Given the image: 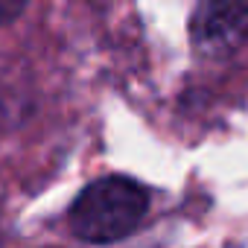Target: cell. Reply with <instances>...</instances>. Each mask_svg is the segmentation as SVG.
<instances>
[{
  "label": "cell",
  "instance_id": "6da1fadb",
  "mask_svg": "<svg viewBox=\"0 0 248 248\" xmlns=\"http://www.w3.org/2000/svg\"><path fill=\"white\" fill-rule=\"evenodd\" d=\"M149 210V193L129 175L91 181L70 207V228L85 242H114L132 233Z\"/></svg>",
  "mask_w": 248,
  "mask_h": 248
},
{
  "label": "cell",
  "instance_id": "7a4b0ae2",
  "mask_svg": "<svg viewBox=\"0 0 248 248\" xmlns=\"http://www.w3.org/2000/svg\"><path fill=\"white\" fill-rule=\"evenodd\" d=\"M190 38L204 56H228L248 41V3H202L190 21Z\"/></svg>",
  "mask_w": 248,
  "mask_h": 248
},
{
  "label": "cell",
  "instance_id": "3957f363",
  "mask_svg": "<svg viewBox=\"0 0 248 248\" xmlns=\"http://www.w3.org/2000/svg\"><path fill=\"white\" fill-rule=\"evenodd\" d=\"M21 12H24V3H6V0H0V27L15 21Z\"/></svg>",
  "mask_w": 248,
  "mask_h": 248
}]
</instances>
